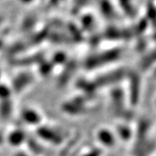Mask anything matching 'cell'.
Returning <instances> with one entry per match:
<instances>
[{
  "label": "cell",
  "instance_id": "cell-1",
  "mask_svg": "<svg viewBox=\"0 0 156 156\" xmlns=\"http://www.w3.org/2000/svg\"><path fill=\"white\" fill-rule=\"evenodd\" d=\"M37 132L41 138H43L49 142L54 143V144H60L62 140L60 134H58L54 130H52L49 128H46V127L39 128L37 130Z\"/></svg>",
  "mask_w": 156,
  "mask_h": 156
},
{
  "label": "cell",
  "instance_id": "cell-2",
  "mask_svg": "<svg viewBox=\"0 0 156 156\" xmlns=\"http://www.w3.org/2000/svg\"><path fill=\"white\" fill-rule=\"evenodd\" d=\"M22 118L24 122L30 124H37L41 121V116L38 113L31 108L23 109L22 112Z\"/></svg>",
  "mask_w": 156,
  "mask_h": 156
},
{
  "label": "cell",
  "instance_id": "cell-3",
  "mask_svg": "<svg viewBox=\"0 0 156 156\" xmlns=\"http://www.w3.org/2000/svg\"><path fill=\"white\" fill-rule=\"evenodd\" d=\"M31 81V76L29 75V74H26V73H23V74H20L18 76H17L15 81H14V83H13V87L15 90L17 92H19L21 91V89H23L25 86H27Z\"/></svg>",
  "mask_w": 156,
  "mask_h": 156
},
{
  "label": "cell",
  "instance_id": "cell-4",
  "mask_svg": "<svg viewBox=\"0 0 156 156\" xmlns=\"http://www.w3.org/2000/svg\"><path fill=\"white\" fill-rule=\"evenodd\" d=\"M8 142L11 145L17 147L22 144L25 140V134L21 130H15L12 131L11 134L8 135Z\"/></svg>",
  "mask_w": 156,
  "mask_h": 156
},
{
  "label": "cell",
  "instance_id": "cell-5",
  "mask_svg": "<svg viewBox=\"0 0 156 156\" xmlns=\"http://www.w3.org/2000/svg\"><path fill=\"white\" fill-rule=\"evenodd\" d=\"M98 140L102 144L107 146H110L114 143L113 135L109 131H107V130H101V131H99Z\"/></svg>",
  "mask_w": 156,
  "mask_h": 156
},
{
  "label": "cell",
  "instance_id": "cell-6",
  "mask_svg": "<svg viewBox=\"0 0 156 156\" xmlns=\"http://www.w3.org/2000/svg\"><path fill=\"white\" fill-rule=\"evenodd\" d=\"M67 71L65 70L64 72L62 74V76L60 77V80H59V83L61 84V85H64V84H66V83L68 82V80L70 78L69 76V74L72 72V69L74 70L75 69V62H69V66H68Z\"/></svg>",
  "mask_w": 156,
  "mask_h": 156
},
{
  "label": "cell",
  "instance_id": "cell-7",
  "mask_svg": "<svg viewBox=\"0 0 156 156\" xmlns=\"http://www.w3.org/2000/svg\"><path fill=\"white\" fill-rule=\"evenodd\" d=\"M28 147L30 150L34 152L35 154H40L43 152V147L39 145L36 140H29Z\"/></svg>",
  "mask_w": 156,
  "mask_h": 156
},
{
  "label": "cell",
  "instance_id": "cell-8",
  "mask_svg": "<svg viewBox=\"0 0 156 156\" xmlns=\"http://www.w3.org/2000/svg\"><path fill=\"white\" fill-rule=\"evenodd\" d=\"M0 113L2 116H8L11 113V103L8 101H5L0 107Z\"/></svg>",
  "mask_w": 156,
  "mask_h": 156
},
{
  "label": "cell",
  "instance_id": "cell-9",
  "mask_svg": "<svg viewBox=\"0 0 156 156\" xmlns=\"http://www.w3.org/2000/svg\"><path fill=\"white\" fill-rule=\"evenodd\" d=\"M10 94V90L6 88L5 86H0V97L2 98H7Z\"/></svg>",
  "mask_w": 156,
  "mask_h": 156
},
{
  "label": "cell",
  "instance_id": "cell-10",
  "mask_svg": "<svg viewBox=\"0 0 156 156\" xmlns=\"http://www.w3.org/2000/svg\"><path fill=\"white\" fill-rule=\"evenodd\" d=\"M54 59H55V62H63L64 61V59H65V56L63 55V54H60V53H58V54H56V56H54Z\"/></svg>",
  "mask_w": 156,
  "mask_h": 156
},
{
  "label": "cell",
  "instance_id": "cell-11",
  "mask_svg": "<svg viewBox=\"0 0 156 156\" xmlns=\"http://www.w3.org/2000/svg\"><path fill=\"white\" fill-rule=\"evenodd\" d=\"M83 156H99V152L98 151H94V152H89V154H86Z\"/></svg>",
  "mask_w": 156,
  "mask_h": 156
},
{
  "label": "cell",
  "instance_id": "cell-12",
  "mask_svg": "<svg viewBox=\"0 0 156 156\" xmlns=\"http://www.w3.org/2000/svg\"><path fill=\"white\" fill-rule=\"evenodd\" d=\"M15 156H30V155L26 154H24V153H23V152H18L17 154H16V155Z\"/></svg>",
  "mask_w": 156,
  "mask_h": 156
},
{
  "label": "cell",
  "instance_id": "cell-13",
  "mask_svg": "<svg viewBox=\"0 0 156 156\" xmlns=\"http://www.w3.org/2000/svg\"><path fill=\"white\" fill-rule=\"evenodd\" d=\"M4 142V137L0 134V144H2Z\"/></svg>",
  "mask_w": 156,
  "mask_h": 156
}]
</instances>
